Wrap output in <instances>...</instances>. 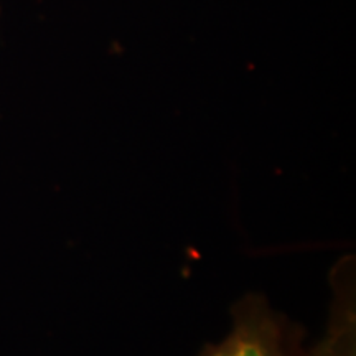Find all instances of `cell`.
Masks as SVG:
<instances>
[{"instance_id":"6da1fadb","label":"cell","mask_w":356,"mask_h":356,"mask_svg":"<svg viewBox=\"0 0 356 356\" xmlns=\"http://www.w3.org/2000/svg\"><path fill=\"white\" fill-rule=\"evenodd\" d=\"M198 356H355L353 309L335 310L327 337L307 348L299 325L275 312L264 297L251 293L234 305L226 338L207 345Z\"/></svg>"},{"instance_id":"7a4b0ae2","label":"cell","mask_w":356,"mask_h":356,"mask_svg":"<svg viewBox=\"0 0 356 356\" xmlns=\"http://www.w3.org/2000/svg\"><path fill=\"white\" fill-rule=\"evenodd\" d=\"M0 19H2V8H0Z\"/></svg>"}]
</instances>
